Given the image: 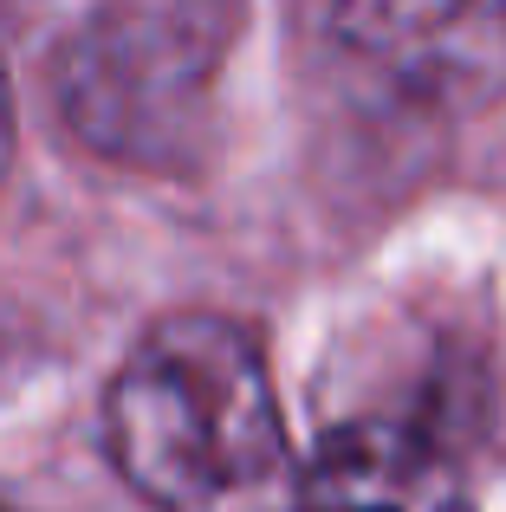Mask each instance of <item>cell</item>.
<instances>
[{
  "label": "cell",
  "instance_id": "obj_3",
  "mask_svg": "<svg viewBox=\"0 0 506 512\" xmlns=\"http://www.w3.org/2000/svg\"><path fill=\"white\" fill-rule=\"evenodd\" d=\"M331 33L422 111L474 117L506 98V0H338Z\"/></svg>",
  "mask_w": 506,
  "mask_h": 512
},
{
  "label": "cell",
  "instance_id": "obj_5",
  "mask_svg": "<svg viewBox=\"0 0 506 512\" xmlns=\"http://www.w3.org/2000/svg\"><path fill=\"white\" fill-rule=\"evenodd\" d=\"M7 156H13V104H7V78H0V175H7Z\"/></svg>",
  "mask_w": 506,
  "mask_h": 512
},
{
  "label": "cell",
  "instance_id": "obj_1",
  "mask_svg": "<svg viewBox=\"0 0 506 512\" xmlns=\"http://www.w3.org/2000/svg\"><path fill=\"white\" fill-rule=\"evenodd\" d=\"M104 441L156 512H312L266 357L221 312H176L143 331L104 402Z\"/></svg>",
  "mask_w": 506,
  "mask_h": 512
},
{
  "label": "cell",
  "instance_id": "obj_4",
  "mask_svg": "<svg viewBox=\"0 0 506 512\" xmlns=\"http://www.w3.org/2000/svg\"><path fill=\"white\" fill-rule=\"evenodd\" d=\"M312 512H474L448 448L416 422L357 415L338 422L305 461Z\"/></svg>",
  "mask_w": 506,
  "mask_h": 512
},
{
  "label": "cell",
  "instance_id": "obj_6",
  "mask_svg": "<svg viewBox=\"0 0 506 512\" xmlns=\"http://www.w3.org/2000/svg\"><path fill=\"white\" fill-rule=\"evenodd\" d=\"M0 512H13V506H7V500H0Z\"/></svg>",
  "mask_w": 506,
  "mask_h": 512
},
{
  "label": "cell",
  "instance_id": "obj_2",
  "mask_svg": "<svg viewBox=\"0 0 506 512\" xmlns=\"http://www.w3.org/2000/svg\"><path fill=\"white\" fill-rule=\"evenodd\" d=\"M234 33L241 0H98L52 59L59 117L104 163L195 169Z\"/></svg>",
  "mask_w": 506,
  "mask_h": 512
}]
</instances>
